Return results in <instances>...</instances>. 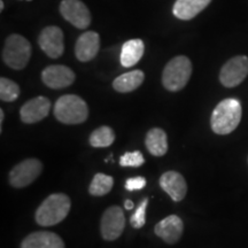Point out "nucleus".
Instances as JSON below:
<instances>
[{
	"instance_id": "obj_1",
	"label": "nucleus",
	"mask_w": 248,
	"mask_h": 248,
	"mask_svg": "<svg viewBox=\"0 0 248 248\" xmlns=\"http://www.w3.org/2000/svg\"><path fill=\"white\" fill-rule=\"evenodd\" d=\"M243 108L239 100L233 98L224 99L214 109L210 117V126L216 135H229L238 128Z\"/></svg>"
},
{
	"instance_id": "obj_2",
	"label": "nucleus",
	"mask_w": 248,
	"mask_h": 248,
	"mask_svg": "<svg viewBox=\"0 0 248 248\" xmlns=\"http://www.w3.org/2000/svg\"><path fill=\"white\" fill-rule=\"evenodd\" d=\"M71 202L64 193L48 195L36 210L35 219L42 226H53L61 223L70 212Z\"/></svg>"
},
{
	"instance_id": "obj_3",
	"label": "nucleus",
	"mask_w": 248,
	"mask_h": 248,
	"mask_svg": "<svg viewBox=\"0 0 248 248\" xmlns=\"http://www.w3.org/2000/svg\"><path fill=\"white\" fill-rule=\"evenodd\" d=\"M54 116L63 124H80L89 117L88 104L76 94L62 95L54 105Z\"/></svg>"
},
{
	"instance_id": "obj_4",
	"label": "nucleus",
	"mask_w": 248,
	"mask_h": 248,
	"mask_svg": "<svg viewBox=\"0 0 248 248\" xmlns=\"http://www.w3.org/2000/svg\"><path fill=\"white\" fill-rule=\"evenodd\" d=\"M191 75V60L185 55H178L171 59L164 67L162 74L163 86L170 92L181 91L188 83Z\"/></svg>"
},
{
	"instance_id": "obj_5",
	"label": "nucleus",
	"mask_w": 248,
	"mask_h": 248,
	"mask_svg": "<svg viewBox=\"0 0 248 248\" xmlns=\"http://www.w3.org/2000/svg\"><path fill=\"white\" fill-rule=\"evenodd\" d=\"M31 58L29 40L21 35H11L5 40L2 49V60L12 69L21 70L27 67Z\"/></svg>"
},
{
	"instance_id": "obj_6",
	"label": "nucleus",
	"mask_w": 248,
	"mask_h": 248,
	"mask_svg": "<svg viewBox=\"0 0 248 248\" xmlns=\"http://www.w3.org/2000/svg\"><path fill=\"white\" fill-rule=\"evenodd\" d=\"M43 171V163L38 159H27L17 163L9 171V184L15 188H23L35 182Z\"/></svg>"
},
{
	"instance_id": "obj_7",
	"label": "nucleus",
	"mask_w": 248,
	"mask_h": 248,
	"mask_svg": "<svg viewBox=\"0 0 248 248\" xmlns=\"http://www.w3.org/2000/svg\"><path fill=\"white\" fill-rule=\"evenodd\" d=\"M248 76V58L238 55L229 60L219 71V82L225 88H235Z\"/></svg>"
},
{
	"instance_id": "obj_8",
	"label": "nucleus",
	"mask_w": 248,
	"mask_h": 248,
	"mask_svg": "<svg viewBox=\"0 0 248 248\" xmlns=\"http://www.w3.org/2000/svg\"><path fill=\"white\" fill-rule=\"evenodd\" d=\"M125 228V216L119 206H111L101 217L100 231L105 240L114 241L121 237Z\"/></svg>"
},
{
	"instance_id": "obj_9",
	"label": "nucleus",
	"mask_w": 248,
	"mask_h": 248,
	"mask_svg": "<svg viewBox=\"0 0 248 248\" xmlns=\"http://www.w3.org/2000/svg\"><path fill=\"white\" fill-rule=\"evenodd\" d=\"M60 13L64 20L78 29H86L91 23V13L80 0H62Z\"/></svg>"
},
{
	"instance_id": "obj_10",
	"label": "nucleus",
	"mask_w": 248,
	"mask_h": 248,
	"mask_svg": "<svg viewBox=\"0 0 248 248\" xmlns=\"http://www.w3.org/2000/svg\"><path fill=\"white\" fill-rule=\"evenodd\" d=\"M38 44L42 51L51 59L60 58L64 52L63 32L58 27H46L40 32Z\"/></svg>"
},
{
	"instance_id": "obj_11",
	"label": "nucleus",
	"mask_w": 248,
	"mask_h": 248,
	"mask_svg": "<svg viewBox=\"0 0 248 248\" xmlns=\"http://www.w3.org/2000/svg\"><path fill=\"white\" fill-rule=\"evenodd\" d=\"M75 73L66 66L54 64L46 67L42 73V80L49 89H64L75 82Z\"/></svg>"
},
{
	"instance_id": "obj_12",
	"label": "nucleus",
	"mask_w": 248,
	"mask_h": 248,
	"mask_svg": "<svg viewBox=\"0 0 248 248\" xmlns=\"http://www.w3.org/2000/svg\"><path fill=\"white\" fill-rule=\"evenodd\" d=\"M51 109V101L46 97H36L21 107L20 116L23 123L33 124L44 120Z\"/></svg>"
},
{
	"instance_id": "obj_13",
	"label": "nucleus",
	"mask_w": 248,
	"mask_h": 248,
	"mask_svg": "<svg viewBox=\"0 0 248 248\" xmlns=\"http://www.w3.org/2000/svg\"><path fill=\"white\" fill-rule=\"evenodd\" d=\"M154 232L164 243L173 245L182 238L183 232H184V224L179 216L170 215L155 225Z\"/></svg>"
},
{
	"instance_id": "obj_14",
	"label": "nucleus",
	"mask_w": 248,
	"mask_h": 248,
	"mask_svg": "<svg viewBox=\"0 0 248 248\" xmlns=\"http://www.w3.org/2000/svg\"><path fill=\"white\" fill-rule=\"evenodd\" d=\"M160 186L176 202L182 201L187 193V184H186L185 178L181 173L173 170L164 172L161 176Z\"/></svg>"
},
{
	"instance_id": "obj_15",
	"label": "nucleus",
	"mask_w": 248,
	"mask_h": 248,
	"mask_svg": "<svg viewBox=\"0 0 248 248\" xmlns=\"http://www.w3.org/2000/svg\"><path fill=\"white\" fill-rule=\"evenodd\" d=\"M100 48V37L94 31H86L77 39L75 45L76 58L82 62L91 61Z\"/></svg>"
},
{
	"instance_id": "obj_16",
	"label": "nucleus",
	"mask_w": 248,
	"mask_h": 248,
	"mask_svg": "<svg viewBox=\"0 0 248 248\" xmlns=\"http://www.w3.org/2000/svg\"><path fill=\"white\" fill-rule=\"evenodd\" d=\"M21 248H66L60 235L49 231H36L28 234Z\"/></svg>"
},
{
	"instance_id": "obj_17",
	"label": "nucleus",
	"mask_w": 248,
	"mask_h": 248,
	"mask_svg": "<svg viewBox=\"0 0 248 248\" xmlns=\"http://www.w3.org/2000/svg\"><path fill=\"white\" fill-rule=\"evenodd\" d=\"M212 0H176L172 13L179 20L188 21L201 13Z\"/></svg>"
},
{
	"instance_id": "obj_18",
	"label": "nucleus",
	"mask_w": 248,
	"mask_h": 248,
	"mask_svg": "<svg viewBox=\"0 0 248 248\" xmlns=\"http://www.w3.org/2000/svg\"><path fill=\"white\" fill-rule=\"evenodd\" d=\"M145 145L147 151L154 156H163L168 152V137L164 130L153 128L146 133Z\"/></svg>"
},
{
	"instance_id": "obj_19",
	"label": "nucleus",
	"mask_w": 248,
	"mask_h": 248,
	"mask_svg": "<svg viewBox=\"0 0 248 248\" xmlns=\"http://www.w3.org/2000/svg\"><path fill=\"white\" fill-rule=\"evenodd\" d=\"M145 51L144 42L141 39H130L125 42L121 51V63L123 67L130 68L137 64Z\"/></svg>"
},
{
	"instance_id": "obj_20",
	"label": "nucleus",
	"mask_w": 248,
	"mask_h": 248,
	"mask_svg": "<svg viewBox=\"0 0 248 248\" xmlns=\"http://www.w3.org/2000/svg\"><path fill=\"white\" fill-rule=\"evenodd\" d=\"M145 74L141 70H133L122 74L113 82V88L120 93H128L135 91L142 84Z\"/></svg>"
},
{
	"instance_id": "obj_21",
	"label": "nucleus",
	"mask_w": 248,
	"mask_h": 248,
	"mask_svg": "<svg viewBox=\"0 0 248 248\" xmlns=\"http://www.w3.org/2000/svg\"><path fill=\"white\" fill-rule=\"evenodd\" d=\"M90 145L95 148L109 147L115 141V132L110 126L104 125L92 131L89 138Z\"/></svg>"
},
{
	"instance_id": "obj_22",
	"label": "nucleus",
	"mask_w": 248,
	"mask_h": 248,
	"mask_svg": "<svg viewBox=\"0 0 248 248\" xmlns=\"http://www.w3.org/2000/svg\"><path fill=\"white\" fill-rule=\"evenodd\" d=\"M114 179L111 176L105 175V173H97L90 184L89 192L93 197H102L109 193L113 188Z\"/></svg>"
},
{
	"instance_id": "obj_23",
	"label": "nucleus",
	"mask_w": 248,
	"mask_h": 248,
	"mask_svg": "<svg viewBox=\"0 0 248 248\" xmlns=\"http://www.w3.org/2000/svg\"><path fill=\"white\" fill-rule=\"evenodd\" d=\"M20 95V86L13 80L1 77L0 78V99L5 102L15 101Z\"/></svg>"
},
{
	"instance_id": "obj_24",
	"label": "nucleus",
	"mask_w": 248,
	"mask_h": 248,
	"mask_svg": "<svg viewBox=\"0 0 248 248\" xmlns=\"http://www.w3.org/2000/svg\"><path fill=\"white\" fill-rule=\"evenodd\" d=\"M148 204V198H145L141 201L140 204L137 207V209L135 210V214L130 218V223H131L132 228L135 229H140L145 225L146 222V209Z\"/></svg>"
},
{
	"instance_id": "obj_25",
	"label": "nucleus",
	"mask_w": 248,
	"mask_h": 248,
	"mask_svg": "<svg viewBox=\"0 0 248 248\" xmlns=\"http://www.w3.org/2000/svg\"><path fill=\"white\" fill-rule=\"evenodd\" d=\"M144 162V155H142L139 151L126 152V153L122 155L120 159L121 167H133V168H137V167L142 166Z\"/></svg>"
},
{
	"instance_id": "obj_26",
	"label": "nucleus",
	"mask_w": 248,
	"mask_h": 248,
	"mask_svg": "<svg viewBox=\"0 0 248 248\" xmlns=\"http://www.w3.org/2000/svg\"><path fill=\"white\" fill-rule=\"evenodd\" d=\"M146 185V179L141 176H138V177H131L126 179L125 182V188L128 191H139L142 190Z\"/></svg>"
},
{
	"instance_id": "obj_27",
	"label": "nucleus",
	"mask_w": 248,
	"mask_h": 248,
	"mask_svg": "<svg viewBox=\"0 0 248 248\" xmlns=\"http://www.w3.org/2000/svg\"><path fill=\"white\" fill-rule=\"evenodd\" d=\"M4 116H5L4 110L0 109V132L2 131V124H4Z\"/></svg>"
},
{
	"instance_id": "obj_28",
	"label": "nucleus",
	"mask_w": 248,
	"mask_h": 248,
	"mask_svg": "<svg viewBox=\"0 0 248 248\" xmlns=\"http://www.w3.org/2000/svg\"><path fill=\"white\" fill-rule=\"evenodd\" d=\"M124 207H125V208L128 209V210L132 209L133 208V202H132L131 200H126L125 202H124Z\"/></svg>"
},
{
	"instance_id": "obj_29",
	"label": "nucleus",
	"mask_w": 248,
	"mask_h": 248,
	"mask_svg": "<svg viewBox=\"0 0 248 248\" xmlns=\"http://www.w3.org/2000/svg\"><path fill=\"white\" fill-rule=\"evenodd\" d=\"M2 9H4V1H0V11H2Z\"/></svg>"
}]
</instances>
